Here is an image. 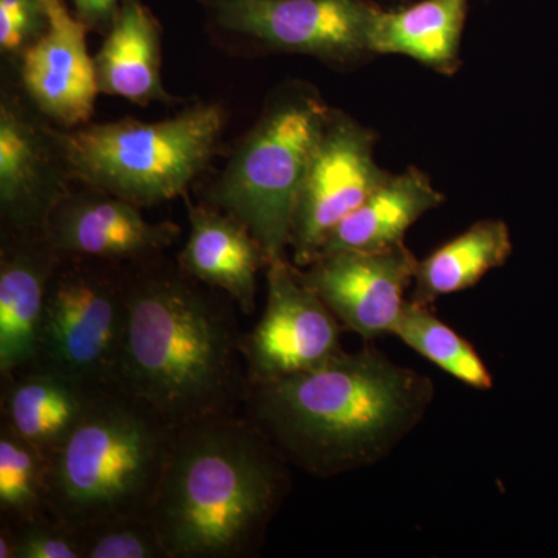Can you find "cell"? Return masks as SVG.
<instances>
[{
  "label": "cell",
  "instance_id": "obj_25",
  "mask_svg": "<svg viewBox=\"0 0 558 558\" xmlns=\"http://www.w3.org/2000/svg\"><path fill=\"white\" fill-rule=\"evenodd\" d=\"M0 558H83V554L76 531L44 513L3 524Z\"/></svg>",
  "mask_w": 558,
  "mask_h": 558
},
{
  "label": "cell",
  "instance_id": "obj_5",
  "mask_svg": "<svg viewBox=\"0 0 558 558\" xmlns=\"http://www.w3.org/2000/svg\"><path fill=\"white\" fill-rule=\"evenodd\" d=\"M222 128V109L201 105L156 123L94 124L60 140L70 168L84 183L142 207L189 189L211 159Z\"/></svg>",
  "mask_w": 558,
  "mask_h": 558
},
{
  "label": "cell",
  "instance_id": "obj_11",
  "mask_svg": "<svg viewBox=\"0 0 558 558\" xmlns=\"http://www.w3.org/2000/svg\"><path fill=\"white\" fill-rule=\"evenodd\" d=\"M418 260L405 244L319 256L301 270L306 284L344 328L373 340L392 333Z\"/></svg>",
  "mask_w": 558,
  "mask_h": 558
},
{
  "label": "cell",
  "instance_id": "obj_26",
  "mask_svg": "<svg viewBox=\"0 0 558 558\" xmlns=\"http://www.w3.org/2000/svg\"><path fill=\"white\" fill-rule=\"evenodd\" d=\"M44 20L43 0H0V46L17 50Z\"/></svg>",
  "mask_w": 558,
  "mask_h": 558
},
{
  "label": "cell",
  "instance_id": "obj_17",
  "mask_svg": "<svg viewBox=\"0 0 558 558\" xmlns=\"http://www.w3.org/2000/svg\"><path fill=\"white\" fill-rule=\"evenodd\" d=\"M442 202V194L424 172L410 168L402 174L389 175L368 199L339 223L317 258L348 250L373 252L402 244L410 227Z\"/></svg>",
  "mask_w": 558,
  "mask_h": 558
},
{
  "label": "cell",
  "instance_id": "obj_16",
  "mask_svg": "<svg viewBox=\"0 0 558 558\" xmlns=\"http://www.w3.org/2000/svg\"><path fill=\"white\" fill-rule=\"evenodd\" d=\"M2 424L49 461L94 398V389L57 371L33 368L3 380ZM109 389V388H108Z\"/></svg>",
  "mask_w": 558,
  "mask_h": 558
},
{
  "label": "cell",
  "instance_id": "obj_2",
  "mask_svg": "<svg viewBox=\"0 0 558 558\" xmlns=\"http://www.w3.org/2000/svg\"><path fill=\"white\" fill-rule=\"evenodd\" d=\"M433 384L373 348L250 384L244 414L286 459L329 478L391 453L424 416Z\"/></svg>",
  "mask_w": 558,
  "mask_h": 558
},
{
  "label": "cell",
  "instance_id": "obj_1",
  "mask_svg": "<svg viewBox=\"0 0 558 558\" xmlns=\"http://www.w3.org/2000/svg\"><path fill=\"white\" fill-rule=\"evenodd\" d=\"M149 260L128 275L117 388L174 427L241 413L250 381L234 301Z\"/></svg>",
  "mask_w": 558,
  "mask_h": 558
},
{
  "label": "cell",
  "instance_id": "obj_18",
  "mask_svg": "<svg viewBox=\"0 0 558 558\" xmlns=\"http://www.w3.org/2000/svg\"><path fill=\"white\" fill-rule=\"evenodd\" d=\"M94 61L100 92L140 105L165 98L159 28L138 0L123 3Z\"/></svg>",
  "mask_w": 558,
  "mask_h": 558
},
{
  "label": "cell",
  "instance_id": "obj_22",
  "mask_svg": "<svg viewBox=\"0 0 558 558\" xmlns=\"http://www.w3.org/2000/svg\"><path fill=\"white\" fill-rule=\"evenodd\" d=\"M391 336L468 387L480 391L494 388V376L478 351L457 330L440 322L428 306L407 301Z\"/></svg>",
  "mask_w": 558,
  "mask_h": 558
},
{
  "label": "cell",
  "instance_id": "obj_27",
  "mask_svg": "<svg viewBox=\"0 0 558 558\" xmlns=\"http://www.w3.org/2000/svg\"><path fill=\"white\" fill-rule=\"evenodd\" d=\"M81 21L90 24L116 20L119 0H73Z\"/></svg>",
  "mask_w": 558,
  "mask_h": 558
},
{
  "label": "cell",
  "instance_id": "obj_7",
  "mask_svg": "<svg viewBox=\"0 0 558 558\" xmlns=\"http://www.w3.org/2000/svg\"><path fill=\"white\" fill-rule=\"evenodd\" d=\"M62 255L50 279L33 366L57 371L94 391L117 388L126 336L128 275ZM32 366V368H33Z\"/></svg>",
  "mask_w": 558,
  "mask_h": 558
},
{
  "label": "cell",
  "instance_id": "obj_21",
  "mask_svg": "<svg viewBox=\"0 0 558 558\" xmlns=\"http://www.w3.org/2000/svg\"><path fill=\"white\" fill-rule=\"evenodd\" d=\"M43 159L38 138L21 117L7 106L0 110V199L3 211L17 229L43 227L47 215L38 197Z\"/></svg>",
  "mask_w": 558,
  "mask_h": 558
},
{
  "label": "cell",
  "instance_id": "obj_13",
  "mask_svg": "<svg viewBox=\"0 0 558 558\" xmlns=\"http://www.w3.org/2000/svg\"><path fill=\"white\" fill-rule=\"evenodd\" d=\"M44 234L65 256L140 263L171 245L178 227L149 222L138 205L100 193L54 204Z\"/></svg>",
  "mask_w": 558,
  "mask_h": 558
},
{
  "label": "cell",
  "instance_id": "obj_10",
  "mask_svg": "<svg viewBox=\"0 0 558 558\" xmlns=\"http://www.w3.org/2000/svg\"><path fill=\"white\" fill-rule=\"evenodd\" d=\"M380 11L369 0L216 2V20L227 31L329 61H349L371 53V35Z\"/></svg>",
  "mask_w": 558,
  "mask_h": 558
},
{
  "label": "cell",
  "instance_id": "obj_23",
  "mask_svg": "<svg viewBox=\"0 0 558 558\" xmlns=\"http://www.w3.org/2000/svg\"><path fill=\"white\" fill-rule=\"evenodd\" d=\"M0 512L22 521L47 510V459L2 424L0 429Z\"/></svg>",
  "mask_w": 558,
  "mask_h": 558
},
{
  "label": "cell",
  "instance_id": "obj_4",
  "mask_svg": "<svg viewBox=\"0 0 558 558\" xmlns=\"http://www.w3.org/2000/svg\"><path fill=\"white\" fill-rule=\"evenodd\" d=\"M175 429L120 388L95 392L47 461L49 515L73 531L124 517H149Z\"/></svg>",
  "mask_w": 558,
  "mask_h": 558
},
{
  "label": "cell",
  "instance_id": "obj_12",
  "mask_svg": "<svg viewBox=\"0 0 558 558\" xmlns=\"http://www.w3.org/2000/svg\"><path fill=\"white\" fill-rule=\"evenodd\" d=\"M46 31L22 60V81L36 106L62 126L90 119L100 87L87 50L86 22L64 0H43Z\"/></svg>",
  "mask_w": 558,
  "mask_h": 558
},
{
  "label": "cell",
  "instance_id": "obj_9",
  "mask_svg": "<svg viewBox=\"0 0 558 558\" xmlns=\"http://www.w3.org/2000/svg\"><path fill=\"white\" fill-rule=\"evenodd\" d=\"M267 269L266 310L242 339L250 384L317 368L341 351L339 319L299 267L279 259Z\"/></svg>",
  "mask_w": 558,
  "mask_h": 558
},
{
  "label": "cell",
  "instance_id": "obj_19",
  "mask_svg": "<svg viewBox=\"0 0 558 558\" xmlns=\"http://www.w3.org/2000/svg\"><path fill=\"white\" fill-rule=\"evenodd\" d=\"M469 0H422L407 9L381 10L371 35V53L405 54L428 68L453 73Z\"/></svg>",
  "mask_w": 558,
  "mask_h": 558
},
{
  "label": "cell",
  "instance_id": "obj_8",
  "mask_svg": "<svg viewBox=\"0 0 558 558\" xmlns=\"http://www.w3.org/2000/svg\"><path fill=\"white\" fill-rule=\"evenodd\" d=\"M388 178L374 160L373 134L347 117H330L293 215L289 247L295 266L314 263L339 223Z\"/></svg>",
  "mask_w": 558,
  "mask_h": 558
},
{
  "label": "cell",
  "instance_id": "obj_3",
  "mask_svg": "<svg viewBox=\"0 0 558 558\" xmlns=\"http://www.w3.org/2000/svg\"><path fill=\"white\" fill-rule=\"evenodd\" d=\"M284 462L242 413L178 427L149 513L168 558L255 553L288 488Z\"/></svg>",
  "mask_w": 558,
  "mask_h": 558
},
{
  "label": "cell",
  "instance_id": "obj_6",
  "mask_svg": "<svg viewBox=\"0 0 558 558\" xmlns=\"http://www.w3.org/2000/svg\"><path fill=\"white\" fill-rule=\"evenodd\" d=\"M330 117L314 95L275 102L241 143L216 190L219 207L247 227L269 264L286 259L296 202Z\"/></svg>",
  "mask_w": 558,
  "mask_h": 558
},
{
  "label": "cell",
  "instance_id": "obj_20",
  "mask_svg": "<svg viewBox=\"0 0 558 558\" xmlns=\"http://www.w3.org/2000/svg\"><path fill=\"white\" fill-rule=\"evenodd\" d=\"M510 253L512 240L506 222L481 220L418 260L411 301L429 306L440 296L473 288L488 271L505 266Z\"/></svg>",
  "mask_w": 558,
  "mask_h": 558
},
{
  "label": "cell",
  "instance_id": "obj_15",
  "mask_svg": "<svg viewBox=\"0 0 558 558\" xmlns=\"http://www.w3.org/2000/svg\"><path fill=\"white\" fill-rule=\"evenodd\" d=\"M190 236L179 256L180 269L208 288L222 290L245 315L258 293V271L269 266L247 227L227 213L190 207Z\"/></svg>",
  "mask_w": 558,
  "mask_h": 558
},
{
  "label": "cell",
  "instance_id": "obj_14",
  "mask_svg": "<svg viewBox=\"0 0 558 558\" xmlns=\"http://www.w3.org/2000/svg\"><path fill=\"white\" fill-rule=\"evenodd\" d=\"M62 253L46 234L25 236L3 250L0 263V374L9 380L38 357L40 325L50 279Z\"/></svg>",
  "mask_w": 558,
  "mask_h": 558
},
{
  "label": "cell",
  "instance_id": "obj_24",
  "mask_svg": "<svg viewBox=\"0 0 558 558\" xmlns=\"http://www.w3.org/2000/svg\"><path fill=\"white\" fill-rule=\"evenodd\" d=\"M76 534L83 558H168L148 515L102 521Z\"/></svg>",
  "mask_w": 558,
  "mask_h": 558
}]
</instances>
